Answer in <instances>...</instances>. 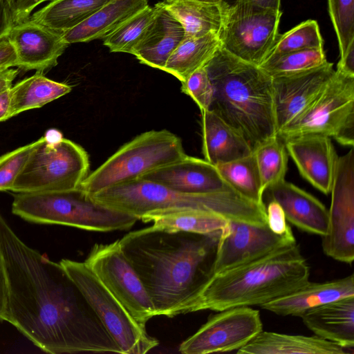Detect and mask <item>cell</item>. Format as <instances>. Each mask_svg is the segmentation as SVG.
<instances>
[{
  "label": "cell",
  "instance_id": "1",
  "mask_svg": "<svg viewBox=\"0 0 354 354\" xmlns=\"http://www.w3.org/2000/svg\"><path fill=\"white\" fill-rule=\"evenodd\" d=\"M6 276L2 316L48 353H120L81 290L59 263L26 245L0 213Z\"/></svg>",
  "mask_w": 354,
  "mask_h": 354
},
{
  "label": "cell",
  "instance_id": "2",
  "mask_svg": "<svg viewBox=\"0 0 354 354\" xmlns=\"http://www.w3.org/2000/svg\"><path fill=\"white\" fill-rule=\"evenodd\" d=\"M221 232L202 234L152 225L118 240L141 280L156 316L172 317L193 312L214 275Z\"/></svg>",
  "mask_w": 354,
  "mask_h": 354
},
{
  "label": "cell",
  "instance_id": "3",
  "mask_svg": "<svg viewBox=\"0 0 354 354\" xmlns=\"http://www.w3.org/2000/svg\"><path fill=\"white\" fill-rule=\"evenodd\" d=\"M204 67L213 87L208 110L238 132L252 152L277 136L270 76L221 47Z\"/></svg>",
  "mask_w": 354,
  "mask_h": 354
},
{
  "label": "cell",
  "instance_id": "4",
  "mask_svg": "<svg viewBox=\"0 0 354 354\" xmlns=\"http://www.w3.org/2000/svg\"><path fill=\"white\" fill-rule=\"evenodd\" d=\"M309 277L310 267L295 242L214 274L193 312L261 306L298 290Z\"/></svg>",
  "mask_w": 354,
  "mask_h": 354
},
{
  "label": "cell",
  "instance_id": "5",
  "mask_svg": "<svg viewBox=\"0 0 354 354\" xmlns=\"http://www.w3.org/2000/svg\"><path fill=\"white\" fill-rule=\"evenodd\" d=\"M90 196L95 201L138 220L151 213L196 209L215 212L227 219L266 223V207L248 201L234 191L185 193L137 178Z\"/></svg>",
  "mask_w": 354,
  "mask_h": 354
},
{
  "label": "cell",
  "instance_id": "6",
  "mask_svg": "<svg viewBox=\"0 0 354 354\" xmlns=\"http://www.w3.org/2000/svg\"><path fill=\"white\" fill-rule=\"evenodd\" d=\"M12 212L25 221L110 232L131 228L136 217L95 201L80 187L64 191L15 193Z\"/></svg>",
  "mask_w": 354,
  "mask_h": 354
},
{
  "label": "cell",
  "instance_id": "7",
  "mask_svg": "<svg viewBox=\"0 0 354 354\" xmlns=\"http://www.w3.org/2000/svg\"><path fill=\"white\" fill-rule=\"evenodd\" d=\"M88 171L87 152L80 145L64 138L58 130L49 129L35 141L10 191L30 193L76 189Z\"/></svg>",
  "mask_w": 354,
  "mask_h": 354
},
{
  "label": "cell",
  "instance_id": "8",
  "mask_svg": "<svg viewBox=\"0 0 354 354\" xmlns=\"http://www.w3.org/2000/svg\"><path fill=\"white\" fill-rule=\"evenodd\" d=\"M186 155L180 138L173 133L165 129L146 131L122 145L88 174L80 187L92 195L137 179Z\"/></svg>",
  "mask_w": 354,
  "mask_h": 354
},
{
  "label": "cell",
  "instance_id": "9",
  "mask_svg": "<svg viewBox=\"0 0 354 354\" xmlns=\"http://www.w3.org/2000/svg\"><path fill=\"white\" fill-rule=\"evenodd\" d=\"M310 134L333 138L344 146L353 147L354 75L336 69L316 100L277 136L285 140Z\"/></svg>",
  "mask_w": 354,
  "mask_h": 354
},
{
  "label": "cell",
  "instance_id": "10",
  "mask_svg": "<svg viewBox=\"0 0 354 354\" xmlns=\"http://www.w3.org/2000/svg\"><path fill=\"white\" fill-rule=\"evenodd\" d=\"M120 347L122 354H144L158 344L103 285L84 262H59Z\"/></svg>",
  "mask_w": 354,
  "mask_h": 354
},
{
  "label": "cell",
  "instance_id": "11",
  "mask_svg": "<svg viewBox=\"0 0 354 354\" xmlns=\"http://www.w3.org/2000/svg\"><path fill=\"white\" fill-rule=\"evenodd\" d=\"M223 7V25L218 35L221 48L259 66L268 57L279 35L281 10L243 1Z\"/></svg>",
  "mask_w": 354,
  "mask_h": 354
},
{
  "label": "cell",
  "instance_id": "12",
  "mask_svg": "<svg viewBox=\"0 0 354 354\" xmlns=\"http://www.w3.org/2000/svg\"><path fill=\"white\" fill-rule=\"evenodd\" d=\"M84 263L140 325L145 327L156 316L151 301L118 240L95 244Z\"/></svg>",
  "mask_w": 354,
  "mask_h": 354
},
{
  "label": "cell",
  "instance_id": "13",
  "mask_svg": "<svg viewBox=\"0 0 354 354\" xmlns=\"http://www.w3.org/2000/svg\"><path fill=\"white\" fill-rule=\"evenodd\" d=\"M326 233L322 236L326 255L351 265L354 260V152L338 157L332 187Z\"/></svg>",
  "mask_w": 354,
  "mask_h": 354
},
{
  "label": "cell",
  "instance_id": "14",
  "mask_svg": "<svg viewBox=\"0 0 354 354\" xmlns=\"http://www.w3.org/2000/svg\"><path fill=\"white\" fill-rule=\"evenodd\" d=\"M179 346L183 354H207L237 351L261 331L258 310L239 306L218 311Z\"/></svg>",
  "mask_w": 354,
  "mask_h": 354
},
{
  "label": "cell",
  "instance_id": "15",
  "mask_svg": "<svg viewBox=\"0 0 354 354\" xmlns=\"http://www.w3.org/2000/svg\"><path fill=\"white\" fill-rule=\"evenodd\" d=\"M295 242L294 234H277L267 223L228 219L218 239L214 274L259 259Z\"/></svg>",
  "mask_w": 354,
  "mask_h": 354
},
{
  "label": "cell",
  "instance_id": "16",
  "mask_svg": "<svg viewBox=\"0 0 354 354\" xmlns=\"http://www.w3.org/2000/svg\"><path fill=\"white\" fill-rule=\"evenodd\" d=\"M326 61L317 67L272 78L277 133L299 117L320 95L335 74Z\"/></svg>",
  "mask_w": 354,
  "mask_h": 354
},
{
  "label": "cell",
  "instance_id": "17",
  "mask_svg": "<svg viewBox=\"0 0 354 354\" xmlns=\"http://www.w3.org/2000/svg\"><path fill=\"white\" fill-rule=\"evenodd\" d=\"M16 55V66L24 71L44 72L57 64L68 44L62 33L30 19L14 24L8 33Z\"/></svg>",
  "mask_w": 354,
  "mask_h": 354
},
{
  "label": "cell",
  "instance_id": "18",
  "mask_svg": "<svg viewBox=\"0 0 354 354\" xmlns=\"http://www.w3.org/2000/svg\"><path fill=\"white\" fill-rule=\"evenodd\" d=\"M138 178L157 183L185 193L234 191L223 179L216 166L205 159L187 155L149 171Z\"/></svg>",
  "mask_w": 354,
  "mask_h": 354
},
{
  "label": "cell",
  "instance_id": "19",
  "mask_svg": "<svg viewBox=\"0 0 354 354\" xmlns=\"http://www.w3.org/2000/svg\"><path fill=\"white\" fill-rule=\"evenodd\" d=\"M283 141L303 178L322 193L328 194L338 159L330 138L310 134Z\"/></svg>",
  "mask_w": 354,
  "mask_h": 354
},
{
  "label": "cell",
  "instance_id": "20",
  "mask_svg": "<svg viewBox=\"0 0 354 354\" xmlns=\"http://www.w3.org/2000/svg\"><path fill=\"white\" fill-rule=\"evenodd\" d=\"M268 200L277 202L286 220L308 233L324 236L328 229V210L317 198L283 180L268 187Z\"/></svg>",
  "mask_w": 354,
  "mask_h": 354
},
{
  "label": "cell",
  "instance_id": "21",
  "mask_svg": "<svg viewBox=\"0 0 354 354\" xmlns=\"http://www.w3.org/2000/svg\"><path fill=\"white\" fill-rule=\"evenodd\" d=\"M154 17L133 55L140 63L163 70L168 59L185 37L181 24L165 8L155 4Z\"/></svg>",
  "mask_w": 354,
  "mask_h": 354
},
{
  "label": "cell",
  "instance_id": "22",
  "mask_svg": "<svg viewBox=\"0 0 354 354\" xmlns=\"http://www.w3.org/2000/svg\"><path fill=\"white\" fill-rule=\"evenodd\" d=\"M354 296V277L317 283L308 281L301 288L261 306L281 316L300 315L306 310L341 298Z\"/></svg>",
  "mask_w": 354,
  "mask_h": 354
},
{
  "label": "cell",
  "instance_id": "23",
  "mask_svg": "<svg viewBox=\"0 0 354 354\" xmlns=\"http://www.w3.org/2000/svg\"><path fill=\"white\" fill-rule=\"evenodd\" d=\"M299 317L315 335L354 349V296L314 307Z\"/></svg>",
  "mask_w": 354,
  "mask_h": 354
},
{
  "label": "cell",
  "instance_id": "24",
  "mask_svg": "<svg viewBox=\"0 0 354 354\" xmlns=\"http://www.w3.org/2000/svg\"><path fill=\"white\" fill-rule=\"evenodd\" d=\"M239 354H354L348 348L317 335H287L261 331Z\"/></svg>",
  "mask_w": 354,
  "mask_h": 354
},
{
  "label": "cell",
  "instance_id": "25",
  "mask_svg": "<svg viewBox=\"0 0 354 354\" xmlns=\"http://www.w3.org/2000/svg\"><path fill=\"white\" fill-rule=\"evenodd\" d=\"M149 0H110L82 24L62 33L64 41L88 42L104 39L148 6Z\"/></svg>",
  "mask_w": 354,
  "mask_h": 354
},
{
  "label": "cell",
  "instance_id": "26",
  "mask_svg": "<svg viewBox=\"0 0 354 354\" xmlns=\"http://www.w3.org/2000/svg\"><path fill=\"white\" fill-rule=\"evenodd\" d=\"M201 112L202 152L204 159L216 166L252 153L245 139L213 112Z\"/></svg>",
  "mask_w": 354,
  "mask_h": 354
},
{
  "label": "cell",
  "instance_id": "27",
  "mask_svg": "<svg viewBox=\"0 0 354 354\" xmlns=\"http://www.w3.org/2000/svg\"><path fill=\"white\" fill-rule=\"evenodd\" d=\"M165 8L181 24L185 37H199L209 33L219 35L224 7L196 0L162 1Z\"/></svg>",
  "mask_w": 354,
  "mask_h": 354
},
{
  "label": "cell",
  "instance_id": "28",
  "mask_svg": "<svg viewBox=\"0 0 354 354\" xmlns=\"http://www.w3.org/2000/svg\"><path fill=\"white\" fill-rule=\"evenodd\" d=\"M71 86L55 82L36 73L12 86L10 88V118L21 112L41 108L45 104L71 92Z\"/></svg>",
  "mask_w": 354,
  "mask_h": 354
},
{
  "label": "cell",
  "instance_id": "29",
  "mask_svg": "<svg viewBox=\"0 0 354 354\" xmlns=\"http://www.w3.org/2000/svg\"><path fill=\"white\" fill-rule=\"evenodd\" d=\"M220 47L218 35L215 33L199 37H185L162 71L182 82L194 71L203 67Z\"/></svg>",
  "mask_w": 354,
  "mask_h": 354
},
{
  "label": "cell",
  "instance_id": "30",
  "mask_svg": "<svg viewBox=\"0 0 354 354\" xmlns=\"http://www.w3.org/2000/svg\"><path fill=\"white\" fill-rule=\"evenodd\" d=\"M110 0H53L30 19L64 33L84 22Z\"/></svg>",
  "mask_w": 354,
  "mask_h": 354
},
{
  "label": "cell",
  "instance_id": "31",
  "mask_svg": "<svg viewBox=\"0 0 354 354\" xmlns=\"http://www.w3.org/2000/svg\"><path fill=\"white\" fill-rule=\"evenodd\" d=\"M141 220L164 230L208 234L221 232L228 219L209 211L184 209L151 213Z\"/></svg>",
  "mask_w": 354,
  "mask_h": 354
},
{
  "label": "cell",
  "instance_id": "32",
  "mask_svg": "<svg viewBox=\"0 0 354 354\" xmlns=\"http://www.w3.org/2000/svg\"><path fill=\"white\" fill-rule=\"evenodd\" d=\"M216 167L223 179L236 193L248 201L265 207L263 192L253 152L241 158L218 165Z\"/></svg>",
  "mask_w": 354,
  "mask_h": 354
},
{
  "label": "cell",
  "instance_id": "33",
  "mask_svg": "<svg viewBox=\"0 0 354 354\" xmlns=\"http://www.w3.org/2000/svg\"><path fill=\"white\" fill-rule=\"evenodd\" d=\"M253 153L263 192L270 186L285 180L288 154L280 138L275 136L268 139Z\"/></svg>",
  "mask_w": 354,
  "mask_h": 354
},
{
  "label": "cell",
  "instance_id": "34",
  "mask_svg": "<svg viewBox=\"0 0 354 354\" xmlns=\"http://www.w3.org/2000/svg\"><path fill=\"white\" fill-rule=\"evenodd\" d=\"M327 61L322 48H310L268 56L259 67L272 78L290 75Z\"/></svg>",
  "mask_w": 354,
  "mask_h": 354
},
{
  "label": "cell",
  "instance_id": "35",
  "mask_svg": "<svg viewBox=\"0 0 354 354\" xmlns=\"http://www.w3.org/2000/svg\"><path fill=\"white\" fill-rule=\"evenodd\" d=\"M155 12V6H147L105 37L104 45L111 52L133 54L151 23Z\"/></svg>",
  "mask_w": 354,
  "mask_h": 354
},
{
  "label": "cell",
  "instance_id": "36",
  "mask_svg": "<svg viewBox=\"0 0 354 354\" xmlns=\"http://www.w3.org/2000/svg\"><path fill=\"white\" fill-rule=\"evenodd\" d=\"M323 39L315 20L308 19L279 35L270 55L310 48H322Z\"/></svg>",
  "mask_w": 354,
  "mask_h": 354
},
{
  "label": "cell",
  "instance_id": "37",
  "mask_svg": "<svg viewBox=\"0 0 354 354\" xmlns=\"http://www.w3.org/2000/svg\"><path fill=\"white\" fill-rule=\"evenodd\" d=\"M328 6L342 61L354 48V0H328Z\"/></svg>",
  "mask_w": 354,
  "mask_h": 354
},
{
  "label": "cell",
  "instance_id": "38",
  "mask_svg": "<svg viewBox=\"0 0 354 354\" xmlns=\"http://www.w3.org/2000/svg\"><path fill=\"white\" fill-rule=\"evenodd\" d=\"M35 145L30 143L0 156V191H10Z\"/></svg>",
  "mask_w": 354,
  "mask_h": 354
},
{
  "label": "cell",
  "instance_id": "39",
  "mask_svg": "<svg viewBox=\"0 0 354 354\" xmlns=\"http://www.w3.org/2000/svg\"><path fill=\"white\" fill-rule=\"evenodd\" d=\"M181 84L182 92L193 99L201 111L208 110L213 97V87L204 66L192 73Z\"/></svg>",
  "mask_w": 354,
  "mask_h": 354
},
{
  "label": "cell",
  "instance_id": "40",
  "mask_svg": "<svg viewBox=\"0 0 354 354\" xmlns=\"http://www.w3.org/2000/svg\"><path fill=\"white\" fill-rule=\"evenodd\" d=\"M266 223L269 228L279 235L293 234L287 223L283 209L274 201H269L266 205Z\"/></svg>",
  "mask_w": 354,
  "mask_h": 354
},
{
  "label": "cell",
  "instance_id": "41",
  "mask_svg": "<svg viewBox=\"0 0 354 354\" xmlns=\"http://www.w3.org/2000/svg\"><path fill=\"white\" fill-rule=\"evenodd\" d=\"M11 10L14 24L27 20L33 10L46 1L53 0H7Z\"/></svg>",
  "mask_w": 354,
  "mask_h": 354
},
{
  "label": "cell",
  "instance_id": "42",
  "mask_svg": "<svg viewBox=\"0 0 354 354\" xmlns=\"http://www.w3.org/2000/svg\"><path fill=\"white\" fill-rule=\"evenodd\" d=\"M16 65L17 55L7 34L0 37V71Z\"/></svg>",
  "mask_w": 354,
  "mask_h": 354
},
{
  "label": "cell",
  "instance_id": "43",
  "mask_svg": "<svg viewBox=\"0 0 354 354\" xmlns=\"http://www.w3.org/2000/svg\"><path fill=\"white\" fill-rule=\"evenodd\" d=\"M14 24L8 1L0 0V37L7 35Z\"/></svg>",
  "mask_w": 354,
  "mask_h": 354
},
{
  "label": "cell",
  "instance_id": "44",
  "mask_svg": "<svg viewBox=\"0 0 354 354\" xmlns=\"http://www.w3.org/2000/svg\"><path fill=\"white\" fill-rule=\"evenodd\" d=\"M241 1L250 2L265 8L280 10L281 0H222L221 3L225 6H229Z\"/></svg>",
  "mask_w": 354,
  "mask_h": 354
},
{
  "label": "cell",
  "instance_id": "45",
  "mask_svg": "<svg viewBox=\"0 0 354 354\" xmlns=\"http://www.w3.org/2000/svg\"><path fill=\"white\" fill-rule=\"evenodd\" d=\"M19 73L18 69L9 68L0 71V93L10 89Z\"/></svg>",
  "mask_w": 354,
  "mask_h": 354
},
{
  "label": "cell",
  "instance_id": "46",
  "mask_svg": "<svg viewBox=\"0 0 354 354\" xmlns=\"http://www.w3.org/2000/svg\"><path fill=\"white\" fill-rule=\"evenodd\" d=\"M7 295L6 276L2 258L0 254V320H2Z\"/></svg>",
  "mask_w": 354,
  "mask_h": 354
},
{
  "label": "cell",
  "instance_id": "47",
  "mask_svg": "<svg viewBox=\"0 0 354 354\" xmlns=\"http://www.w3.org/2000/svg\"><path fill=\"white\" fill-rule=\"evenodd\" d=\"M10 89L0 93V122L8 120Z\"/></svg>",
  "mask_w": 354,
  "mask_h": 354
},
{
  "label": "cell",
  "instance_id": "48",
  "mask_svg": "<svg viewBox=\"0 0 354 354\" xmlns=\"http://www.w3.org/2000/svg\"><path fill=\"white\" fill-rule=\"evenodd\" d=\"M198 1L205 2V3H220L222 0H196Z\"/></svg>",
  "mask_w": 354,
  "mask_h": 354
},
{
  "label": "cell",
  "instance_id": "49",
  "mask_svg": "<svg viewBox=\"0 0 354 354\" xmlns=\"http://www.w3.org/2000/svg\"><path fill=\"white\" fill-rule=\"evenodd\" d=\"M168 1V0H163V1Z\"/></svg>",
  "mask_w": 354,
  "mask_h": 354
}]
</instances>
